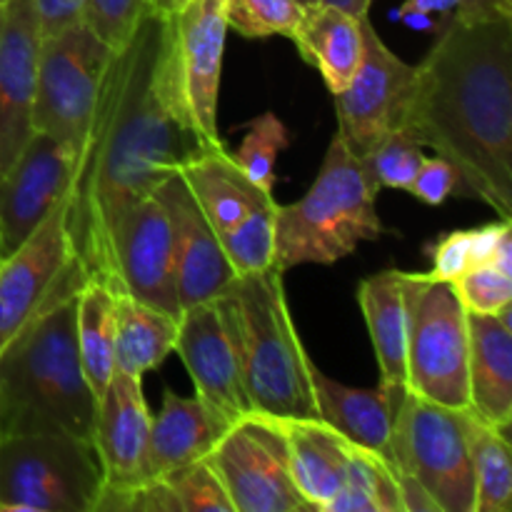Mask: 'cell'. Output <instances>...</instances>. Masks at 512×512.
Masks as SVG:
<instances>
[{"label": "cell", "mask_w": 512, "mask_h": 512, "mask_svg": "<svg viewBox=\"0 0 512 512\" xmlns=\"http://www.w3.org/2000/svg\"><path fill=\"white\" fill-rule=\"evenodd\" d=\"M300 5H303L305 10H313V8H318V5H323V0H298Z\"/></svg>", "instance_id": "cell-46"}, {"label": "cell", "mask_w": 512, "mask_h": 512, "mask_svg": "<svg viewBox=\"0 0 512 512\" xmlns=\"http://www.w3.org/2000/svg\"><path fill=\"white\" fill-rule=\"evenodd\" d=\"M155 198L165 208L173 235L175 255V283H178L180 310H188L198 303H208L223 293L225 285L235 278L225 260L220 238L195 203L188 183L175 170L158 188Z\"/></svg>", "instance_id": "cell-17"}, {"label": "cell", "mask_w": 512, "mask_h": 512, "mask_svg": "<svg viewBox=\"0 0 512 512\" xmlns=\"http://www.w3.org/2000/svg\"><path fill=\"white\" fill-rule=\"evenodd\" d=\"M425 160V148L418 140L410 138L405 130H393L385 135L368 155H363V163L368 168L370 178L375 180L380 190L393 188L408 193L410 183L418 175L420 165Z\"/></svg>", "instance_id": "cell-35"}, {"label": "cell", "mask_w": 512, "mask_h": 512, "mask_svg": "<svg viewBox=\"0 0 512 512\" xmlns=\"http://www.w3.org/2000/svg\"><path fill=\"white\" fill-rule=\"evenodd\" d=\"M460 0H403L398 10L390 13V18L398 20L405 13H425V15H438V28L445 25L448 20L455 18Z\"/></svg>", "instance_id": "cell-42"}, {"label": "cell", "mask_w": 512, "mask_h": 512, "mask_svg": "<svg viewBox=\"0 0 512 512\" xmlns=\"http://www.w3.org/2000/svg\"><path fill=\"white\" fill-rule=\"evenodd\" d=\"M398 20H403L405 25H410V28H415V30H438V20H435L433 15L405 13V15H400Z\"/></svg>", "instance_id": "cell-43"}, {"label": "cell", "mask_w": 512, "mask_h": 512, "mask_svg": "<svg viewBox=\"0 0 512 512\" xmlns=\"http://www.w3.org/2000/svg\"><path fill=\"white\" fill-rule=\"evenodd\" d=\"M363 18L338 5L323 3L305 13L303 25L293 38L300 58L318 68L323 83L333 95L343 93L360 68Z\"/></svg>", "instance_id": "cell-26"}, {"label": "cell", "mask_w": 512, "mask_h": 512, "mask_svg": "<svg viewBox=\"0 0 512 512\" xmlns=\"http://www.w3.org/2000/svg\"><path fill=\"white\" fill-rule=\"evenodd\" d=\"M298 493L313 512L328 510L343 488L353 445L318 418H275Z\"/></svg>", "instance_id": "cell-22"}, {"label": "cell", "mask_w": 512, "mask_h": 512, "mask_svg": "<svg viewBox=\"0 0 512 512\" xmlns=\"http://www.w3.org/2000/svg\"><path fill=\"white\" fill-rule=\"evenodd\" d=\"M275 208L253 210L218 235L233 275H253L275 265ZM278 268V265H275Z\"/></svg>", "instance_id": "cell-31"}, {"label": "cell", "mask_w": 512, "mask_h": 512, "mask_svg": "<svg viewBox=\"0 0 512 512\" xmlns=\"http://www.w3.org/2000/svg\"><path fill=\"white\" fill-rule=\"evenodd\" d=\"M428 250L430 260H433V268L428 273L435 280L453 283L473 265V228L450 230V233L440 235Z\"/></svg>", "instance_id": "cell-39"}, {"label": "cell", "mask_w": 512, "mask_h": 512, "mask_svg": "<svg viewBox=\"0 0 512 512\" xmlns=\"http://www.w3.org/2000/svg\"><path fill=\"white\" fill-rule=\"evenodd\" d=\"M228 40V0H188L163 18L160 80L175 113L205 148H220L218 98Z\"/></svg>", "instance_id": "cell-7"}, {"label": "cell", "mask_w": 512, "mask_h": 512, "mask_svg": "<svg viewBox=\"0 0 512 512\" xmlns=\"http://www.w3.org/2000/svg\"><path fill=\"white\" fill-rule=\"evenodd\" d=\"M148 15H153V0H88L83 23L108 48L118 50Z\"/></svg>", "instance_id": "cell-37"}, {"label": "cell", "mask_w": 512, "mask_h": 512, "mask_svg": "<svg viewBox=\"0 0 512 512\" xmlns=\"http://www.w3.org/2000/svg\"><path fill=\"white\" fill-rule=\"evenodd\" d=\"M455 20L460 23L512 20V0H460Z\"/></svg>", "instance_id": "cell-41"}, {"label": "cell", "mask_w": 512, "mask_h": 512, "mask_svg": "<svg viewBox=\"0 0 512 512\" xmlns=\"http://www.w3.org/2000/svg\"><path fill=\"white\" fill-rule=\"evenodd\" d=\"M378 193L363 158L335 133L308 193L275 208V265L283 273L298 265H333L360 243L378 240L385 233Z\"/></svg>", "instance_id": "cell-5"}, {"label": "cell", "mask_w": 512, "mask_h": 512, "mask_svg": "<svg viewBox=\"0 0 512 512\" xmlns=\"http://www.w3.org/2000/svg\"><path fill=\"white\" fill-rule=\"evenodd\" d=\"M40 23L33 0H8L0 13V178L35 135V65Z\"/></svg>", "instance_id": "cell-15"}, {"label": "cell", "mask_w": 512, "mask_h": 512, "mask_svg": "<svg viewBox=\"0 0 512 512\" xmlns=\"http://www.w3.org/2000/svg\"><path fill=\"white\" fill-rule=\"evenodd\" d=\"M178 512H233L213 460L200 458L163 475Z\"/></svg>", "instance_id": "cell-34"}, {"label": "cell", "mask_w": 512, "mask_h": 512, "mask_svg": "<svg viewBox=\"0 0 512 512\" xmlns=\"http://www.w3.org/2000/svg\"><path fill=\"white\" fill-rule=\"evenodd\" d=\"M408 193L418 198L420 203L438 208L450 195L463 193V183H460V173L455 170L453 163H448L440 155H435V158L425 155L423 165H420L418 175L410 183Z\"/></svg>", "instance_id": "cell-38"}, {"label": "cell", "mask_w": 512, "mask_h": 512, "mask_svg": "<svg viewBox=\"0 0 512 512\" xmlns=\"http://www.w3.org/2000/svg\"><path fill=\"white\" fill-rule=\"evenodd\" d=\"M233 343L253 413L268 418H318L313 365L295 328L283 270L238 275L215 298Z\"/></svg>", "instance_id": "cell-4"}, {"label": "cell", "mask_w": 512, "mask_h": 512, "mask_svg": "<svg viewBox=\"0 0 512 512\" xmlns=\"http://www.w3.org/2000/svg\"><path fill=\"white\" fill-rule=\"evenodd\" d=\"M230 425L215 415L198 395L165 390L158 415L150 420L148 448H145L140 480L163 478L193 460L208 458Z\"/></svg>", "instance_id": "cell-20"}, {"label": "cell", "mask_w": 512, "mask_h": 512, "mask_svg": "<svg viewBox=\"0 0 512 512\" xmlns=\"http://www.w3.org/2000/svg\"><path fill=\"white\" fill-rule=\"evenodd\" d=\"M0 260H3V250H0Z\"/></svg>", "instance_id": "cell-48"}, {"label": "cell", "mask_w": 512, "mask_h": 512, "mask_svg": "<svg viewBox=\"0 0 512 512\" xmlns=\"http://www.w3.org/2000/svg\"><path fill=\"white\" fill-rule=\"evenodd\" d=\"M308 10L298 0H228V30L243 38L293 40Z\"/></svg>", "instance_id": "cell-33"}, {"label": "cell", "mask_w": 512, "mask_h": 512, "mask_svg": "<svg viewBox=\"0 0 512 512\" xmlns=\"http://www.w3.org/2000/svg\"><path fill=\"white\" fill-rule=\"evenodd\" d=\"M75 300L53 298L0 350V438L63 433L93 443L98 398L80 363Z\"/></svg>", "instance_id": "cell-3"}, {"label": "cell", "mask_w": 512, "mask_h": 512, "mask_svg": "<svg viewBox=\"0 0 512 512\" xmlns=\"http://www.w3.org/2000/svg\"><path fill=\"white\" fill-rule=\"evenodd\" d=\"M400 130L455 165L463 193L512 220V20L435 30Z\"/></svg>", "instance_id": "cell-2"}, {"label": "cell", "mask_w": 512, "mask_h": 512, "mask_svg": "<svg viewBox=\"0 0 512 512\" xmlns=\"http://www.w3.org/2000/svg\"><path fill=\"white\" fill-rule=\"evenodd\" d=\"M290 145L288 128L283 120L268 110L260 113L253 123L248 125L243 143L233 150V160L240 165L245 175L258 185L260 190L273 195L275 190V163L278 155Z\"/></svg>", "instance_id": "cell-32"}, {"label": "cell", "mask_w": 512, "mask_h": 512, "mask_svg": "<svg viewBox=\"0 0 512 512\" xmlns=\"http://www.w3.org/2000/svg\"><path fill=\"white\" fill-rule=\"evenodd\" d=\"M178 173L183 175L195 203L218 235L253 210L275 205L273 195L260 190L240 170L225 145L200 148L193 158L180 165Z\"/></svg>", "instance_id": "cell-24"}, {"label": "cell", "mask_w": 512, "mask_h": 512, "mask_svg": "<svg viewBox=\"0 0 512 512\" xmlns=\"http://www.w3.org/2000/svg\"><path fill=\"white\" fill-rule=\"evenodd\" d=\"M208 458L233 512H313L295 488L275 418L250 410L225 430Z\"/></svg>", "instance_id": "cell-11"}, {"label": "cell", "mask_w": 512, "mask_h": 512, "mask_svg": "<svg viewBox=\"0 0 512 512\" xmlns=\"http://www.w3.org/2000/svg\"><path fill=\"white\" fill-rule=\"evenodd\" d=\"M415 85V65L385 45L370 15L363 18V60L343 93L333 95L338 135L355 155H368L403 125Z\"/></svg>", "instance_id": "cell-13"}, {"label": "cell", "mask_w": 512, "mask_h": 512, "mask_svg": "<svg viewBox=\"0 0 512 512\" xmlns=\"http://www.w3.org/2000/svg\"><path fill=\"white\" fill-rule=\"evenodd\" d=\"M113 48L85 23L40 38L35 65V133L58 140L75 153L85 138Z\"/></svg>", "instance_id": "cell-10"}, {"label": "cell", "mask_w": 512, "mask_h": 512, "mask_svg": "<svg viewBox=\"0 0 512 512\" xmlns=\"http://www.w3.org/2000/svg\"><path fill=\"white\" fill-rule=\"evenodd\" d=\"M5 3H8V0H0V5H5Z\"/></svg>", "instance_id": "cell-47"}, {"label": "cell", "mask_w": 512, "mask_h": 512, "mask_svg": "<svg viewBox=\"0 0 512 512\" xmlns=\"http://www.w3.org/2000/svg\"><path fill=\"white\" fill-rule=\"evenodd\" d=\"M403 388H350L313 365V398L318 420L338 430L350 443L380 453L390 463L395 413Z\"/></svg>", "instance_id": "cell-23"}, {"label": "cell", "mask_w": 512, "mask_h": 512, "mask_svg": "<svg viewBox=\"0 0 512 512\" xmlns=\"http://www.w3.org/2000/svg\"><path fill=\"white\" fill-rule=\"evenodd\" d=\"M75 333L85 380L100 398L115 375V288L103 280H88L78 290Z\"/></svg>", "instance_id": "cell-28"}, {"label": "cell", "mask_w": 512, "mask_h": 512, "mask_svg": "<svg viewBox=\"0 0 512 512\" xmlns=\"http://www.w3.org/2000/svg\"><path fill=\"white\" fill-rule=\"evenodd\" d=\"M470 410V408H468ZM470 460L475 478L473 512L512 510V448L508 433L470 413Z\"/></svg>", "instance_id": "cell-29"}, {"label": "cell", "mask_w": 512, "mask_h": 512, "mask_svg": "<svg viewBox=\"0 0 512 512\" xmlns=\"http://www.w3.org/2000/svg\"><path fill=\"white\" fill-rule=\"evenodd\" d=\"M0 13H3V5H0Z\"/></svg>", "instance_id": "cell-49"}, {"label": "cell", "mask_w": 512, "mask_h": 512, "mask_svg": "<svg viewBox=\"0 0 512 512\" xmlns=\"http://www.w3.org/2000/svg\"><path fill=\"white\" fill-rule=\"evenodd\" d=\"M115 290L180 318L173 235L165 208L153 193L135 200L110 228Z\"/></svg>", "instance_id": "cell-14"}, {"label": "cell", "mask_w": 512, "mask_h": 512, "mask_svg": "<svg viewBox=\"0 0 512 512\" xmlns=\"http://www.w3.org/2000/svg\"><path fill=\"white\" fill-rule=\"evenodd\" d=\"M83 288L73 265L65 198L23 245L0 260V350L53 298Z\"/></svg>", "instance_id": "cell-12"}, {"label": "cell", "mask_w": 512, "mask_h": 512, "mask_svg": "<svg viewBox=\"0 0 512 512\" xmlns=\"http://www.w3.org/2000/svg\"><path fill=\"white\" fill-rule=\"evenodd\" d=\"M453 288L468 313L498 315L512 308V273L490 263L470 265L458 280H453Z\"/></svg>", "instance_id": "cell-36"}, {"label": "cell", "mask_w": 512, "mask_h": 512, "mask_svg": "<svg viewBox=\"0 0 512 512\" xmlns=\"http://www.w3.org/2000/svg\"><path fill=\"white\" fill-rule=\"evenodd\" d=\"M405 303V388L445 408H470L468 310L453 283L430 273H405Z\"/></svg>", "instance_id": "cell-8"}, {"label": "cell", "mask_w": 512, "mask_h": 512, "mask_svg": "<svg viewBox=\"0 0 512 512\" xmlns=\"http://www.w3.org/2000/svg\"><path fill=\"white\" fill-rule=\"evenodd\" d=\"M512 308L468 313L470 413L508 433L512 425Z\"/></svg>", "instance_id": "cell-21"}, {"label": "cell", "mask_w": 512, "mask_h": 512, "mask_svg": "<svg viewBox=\"0 0 512 512\" xmlns=\"http://www.w3.org/2000/svg\"><path fill=\"white\" fill-rule=\"evenodd\" d=\"M163 18L148 15L123 48L113 50L103 88L65 193L73 265L83 285H113L110 228L128 205L205 148L180 120L160 80Z\"/></svg>", "instance_id": "cell-1"}, {"label": "cell", "mask_w": 512, "mask_h": 512, "mask_svg": "<svg viewBox=\"0 0 512 512\" xmlns=\"http://www.w3.org/2000/svg\"><path fill=\"white\" fill-rule=\"evenodd\" d=\"M143 378L115 373L98 398L93 448L103 470V490L128 488L140 480L150 433Z\"/></svg>", "instance_id": "cell-19"}, {"label": "cell", "mask_w": 512, "mask_h": 512, "mask_svg": "<svg viewBox=\"0 0 512 512\" xmlns=\"http://www.w3.org/2000/svg\"><path fill=\"white\" fill-rule=\"evenodd\" d=\"M358 303L368 325L370 343L385 388H405V343H408V303H405V270H383L360 280Z\"/></svg>", "instance_id": "cell-25"}, {"label": "cell", "mask_w": 512, "mask_h": 512, "mask_svg": "<svg viewBox=\"0 0 512 512\" xmlns=\"http://www.w3.org/2000/svg\"><path fill=\"white\" fill-rule=\"evenodd\" d=\"M180 318L115 290V373L145 378L175 353Z\"/></svg>", "instance_id": "cell-27"}, {"label": "cell", "mask_w": 512, "mask_h": 512, "mask_svg": "<svg viewBox=\"0 0 512 512\" xmlns=\"http://www.w3.org/2000/svg\"><path fill=\"white\" fill-rule=\"evenodd\" d=\"M85 3L88 0H33L35 13H38L40 35L48 38V35H55L60 30L83 23Z\"/></svg>", "instance_id": "cell-40"}, {"label": "cell", "mask_w": 512, "mask_h": 512, "mask_svg": "<svg viewBox=\"0 0 512 512\" xmlns=\"http://www.w3.org/2000/svg\"><path fill=\"white\" fill-rule=\"evenodd\" d=\"M103 470L93 443L63 433L0 438V512H95Z\"/></svg>", "instance_id": "cell-6"}, {"label": "cell", "mask_w": 512, "mask_h": 512, "mask_svg": "<svg viewBox=\"0 0 512 512\" xmlns=\"http://www.w3.org/2000/svg\"><path fill=\"white\" fill-rule=\"evenodd\" d=\"M325 512H403L398 475L388 458L353 445L343 488Z\"/></svg>", "instance_id": "cell-30"}, {"label": "cell", "mask_w": 512, "mask_h": 512, "mask_svg": "<svg viewBox=\"0 0 512 512\" xmlns=\"http://www.w3.org/2000/svg\"><path fill=\"white\" fill-rule=\"evenodd\" d=\"M323 3L325 5H338V8L348 10V13L363 18V15H370V5H373V0H323Z\"/></svg>", "instance_id": "cell-44"}, {"label": "cell", "mask_w": 512, "mask_h": 512, "mask_svg": "<svg viewBox=\"0 0 512 512\" xmlns=\"http://www.w3.org/2000/svg\"><path fill=\"white\" fill-rule=\"evenodd\" d=\"M175 353L183 360L195 395L228 425L250 413L233 343L215 300L198 303L180 315Z\"/></svg>", "instance_id": "cell-18"}, {"label": "cell", "mask_w": 512, "mask_h": 512, "mask_svg": "<svg viewBox=\"0 0 512 512\" xmlns=\"http://www.w3.org/2000/svg\"><path fill=\"white\" fill-rule=\"evenodd\" d=\"M73 178V155L58 140L35 133L13 168L0 178V250L3 258L65 198Z\"/></svg>", "instance_id": "cell-16"}, {"label": "cell", "mask_w": 512, "mask_h": 512, "mask_svg": "<svg viewBox=\"0 0 512 512\" xmlns=\"http://www.w3.org/2000/svg\"><path fill=\"white\" fill-rule=\"evenodd\" d=\"M188 0H153V15L158 18H170V15L178 13Z\"/></svg>", "instance_id": "cell-45"}, {"label": "cell", "mask_w": 512, "mask_h": 512, "mask_svg": "<svg viewBox=\"0 0 512 512\" xmlns=\"http://www.w3.org/2000/svg\"><path fill=\"white\" fill-rule=\"evenodd\" d=\"M468 408H445L400 390L390 465L425 488L440 512H473L475 478Z\"/></svg>", "instance_id": "cell-9"}]
</instances>
